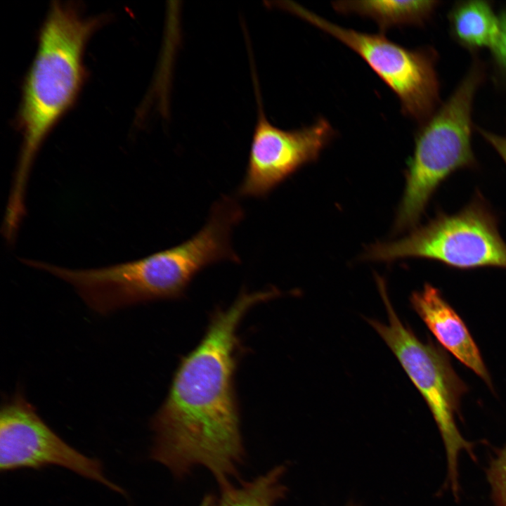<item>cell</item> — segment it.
Segmentation results:
<instances>
[{
  "mask_svg": "<svg viewBox=\"0 0 506 506\" xmlns=\"http://www.w3.org/2000/svg\"><path fill=\"white\" fill-rule=\"evenodd\" d=\"M268 290L242 291L217 311L201 342L181 361L163 404L152 420L151 458L176 477L208 469L220 488L232 484L245 458L233 375L240 320Z\"/></svg>",
  "mask_w": 506,
  "mask_h": 506,
  "instance_id": "1",
  "label": "cell"
},
{
  "mask_svg": "<svg viewBox=\"0 0 506 506\" xmlns=\"http://www.w3.org/2000/svg\"><path fill=\"white\" fill-rule=\"evenodd\" d=\"M244 211L233 197L216 202L203 227L172 247L145 257L102 268L57 266L54 275L74 287L94 311L107 314L149 301L180 297L205 267L222 260L240 262L231 245Z\"/></svg>",
  "mask_w": 506,
  "mask_h": 506,
  "instance_id": "2",
  "label": "cell"
},
{
  "mask_svg": "<svg viewBox=\"0 0 506 506\" xmlns=\"http://www.w3.org/2000/svg\"><path fill=\"white\" fill-rule=\"evenodd\" d=\"M103 17H84L78 6L53 1L43 22L25 78L17 123L22 144L9 202L25 204L29 174L46 136L72 108L84 84L86 43Z\"/></svg>",
  "mask_w": 506,
  "mask_h": 506,
  "instance_id": "3",
  "label": "cell"
},
{
  "mask_svg": "<svg viewBox=\"0 0 506 506\" xmlns=\"http://www.w3.org/2000/svg\"><path fill=\"white\" fill-rule=\"evenodd\" d=\"M485 77L484 63L474 58L450 96L420 124L408 162L396 230L413 228L437 188L452 174L477 166L472 145V111Z\"/></svg>",
  "mask_w": 506,
  "mask_h": 506,
  "instance_id": "4",
  "label": "cell"
},
{
  "mask_svg": "<svg viewBox=\"0 0 506 506\" xmlns=\"http://www.w3.org/2000/svg\"><path fill=\"white\" fill-rule=\"evenodd\" d=\"M388 322L369 319L368 323L384 339L426 401L441 434L446 453L448 481L455 498L458 493V458L466 451L476 460L474 444L461 435L456 424L466 384L453 369L443 349L432 342L421 341L398 317L386 286L379 285Z\"/></svg>",
  "mask_w": 506,
  "mask_h": 506,
  "instance_id": "5",
  "label": "cell"
},
{
  "mask_svg": "<svg viewBox=\"0 0 506 506\" xmlns=\"http://www.w3.org/2000/svg\"><path fill=\"white\" fill-rule=\"evenodd\" d=\"M365 257L387 261L422 258L462 270L506 269V243L500 234L496 215L477 192L459 212L438 213L399 240L372 245Z\"/></svg>",
  "mask_w": 506,
  "mask_h": 506,
  "instance_id": "6",
  "label": "cell"
},
{
  "mask_svg": "<svg viewBox=\"0 0 506 506\" xmlns=\"http://www.w3.org/2000/svg\"><path fill=\"white\" fill-rule=\"evenodd\" d=\"M276 4L358 54L396 94L405 115L421 124L441 104L436 71L438 53L433 47L409 49L382 34L365 33L341 27L295 2L278 1Z\"/></svg>",
  "mask_w": 506,
  "mask_h": 506,
  "instance_id": "7",
  "label": "cell"
},
{
  "mask_svg": "<svg viewBox=\"0 0 506 506\" xmlns=\"http://www.w3.org/2000/svg\"><path fill=\"white\" fill-rule=\"evenodd\" d=\"M48 465L65 467L112 491L124 493L106 477L98 460L82 454L65 442L18 391L7 398L1 408V470L40 469Z\"/></svg>",
  "mask_w": 506,
  "mask_h": 506,
  "instance_id": "8",
  "label": "cell"
},
{
  "mask_svg": "<svg viewBox=\"0 0 506 506\" xmlns=\"http://www.w3.org/2000/svg\"><path fill=\"white\" fill-rule=\"evenodd\" d=\"M333 136L334 130L324 118L308 126L284 130L273 125L260 108L238 195L266 197L297 169L316 160Z\"/></svg>",
  "mask_w": 506,
  "mask_h": 506,
  "instance_id": "9",
  "label": "cell"
},
{
  "mask_svg": "<svg viewBox=\"0 0 506 506\" xmlns=\"http://www.w3.org/2000/svg\"><path fill=\"white\" fill-rule=\"evenodd\" d=\"M413 309L437 341L488 387L492 380L479 349L462 318L435 287L426 283L410 297Z\"/></svg>",
  "mask_w": 506,
  "mask_h": 506,
  "instance_id": "10",
  "label": "cell"
},
{
  "mask_svg": "<svg viewBox=\"0 0 506 506\" xmlns=\"http://www.w3.org/2000/svg\"><path fill=\"white\" fill-rule=\"evenodd\" d=\"M448 20L452 38L470 51L490 49L498 35V13L485 0L455 3L448 13Z\"/></svg>",
  "mask_w": 506,
  "mask_h": 506,
  "instance_id": "11",
  "label": "cell"
},
{
  "mask_svg": "<svg viewBox=\"0 0 506 506\" xmlns=\"http://www.w3.org/2000/svg\"><path fill=\"white\" fill-rule=\"evenodd\" d=\"M439 4L436 0H363L333 1L332 6L338 13L369 18L384 30L396 26H422L432 18Z\"/></svg>",
  "mask_w": 506,
  "mask_h": 506,
  "instance_id": "12",
  "label": "cell"
},
{
  "mask_svg": "<svg viewBox=\"0 0 506 506\" xmlns=\"http://www.w3.org/2000/svg\"><path fill=\"white\" fill-rule=\"evenodd\" d=\"M285 472L286 467L280 465L249 481L221 488L213 506H275L287 493Z\"/></svg>",
  "mask_w": 506,
  "mask_h": 506,
  "instance_id": "13",
  "label": "cell"
},
{
  "mask_svg": "<svg viewBox=\"0 0 506 506\" xmlns=\"http://www.w3.org/2000/svg\"><path fill=\"white\" fill-rule=\"evenodd\" d=\"M486 473L495 506H506V445L496 451Z\"/></svg>",
  "mask_w": 506,
  "mask_h": 506,
  "instance_id": "14",
  "label": "cell"
},
{
  "mask_svg": "<svg viewBox=\"0 0 506 506\" xmlns=\"http://www.w3.org/2000/svg\"><path fill=\"white\" fill-rule=\"evenodd\" d=\"M498 13V32L490 51L494 76L497 81L506 85V6Z\"/></svg>",
  "mask_w": 506,
  "mask_h": 506,
  "instance_id": "15",
  "label": "cell"
},
{
  "mask_svg": "<svg viewBox=\"0 0 506 506\" xmlns=\"http://www.w3.org/2000/svg\"><path fill=\"white\" fill-rule=\"evenodd\" d=\"M479 134L497 152L506 164V131L503 134L476 127Z\"/></svg>",
  "mask_w": 506,
  "mask_h": 506,
  "instance_id": "16",
  "label": "cell"
},
{
  "mask_svg": "<svg viewBox=\"0 0 506 506\" xmlns=\"http://www.w3.org/2000/svg\"><path fill=\"white\" fill-rule=\"evenodd\" d=\"M346 506H360V505L356 504V502H353V501H350Z\"/></svg>",
  "mask_w": 506,
  "mask_h": 506,
  "instance_id": "17",
  "label": "cell"
}]
</instances>
